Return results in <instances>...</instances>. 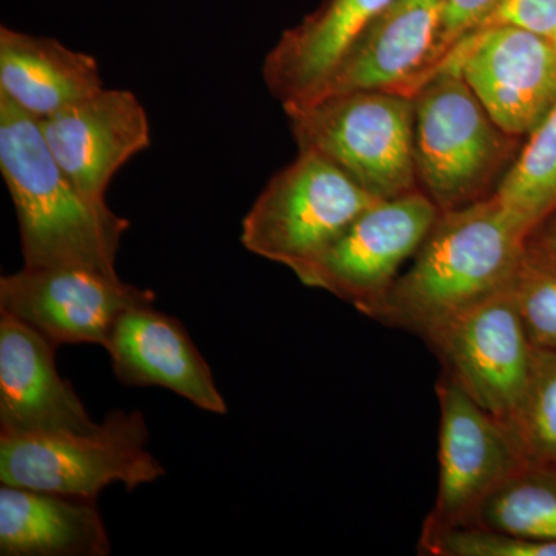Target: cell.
I'll return each mask as SVG.
<instances>
[{"label":"cell","instance_id":"obj_22","mask_svg":"<svg viewBox=\"0 0 556 556\" xmlns=\"http://www.w3.org/2000/svg\"><path fill=\"white\" fill-rule=\"evenodd\" d=\"M420 551L434 556H556V541L529 540L484 527L459 526L422 533Z\"/></svg>","mask_w":556,"mask_h":556},{"label":"cell","instance_id":"obj_21","mask_svg":"<svg viewBox=\"0 0 556 556\" xmlns=\"http://www.w3.org/2000/svg\"><path fill=\"white\" fill-rule=\"evenodd\" d=\"M510 430L529 463L556 468V351L536 348L532 379Z\"/></svg>","mask_w":556,"mask_h":556},{"label":"cell","instance_id":"obj_7","mask_svg":"<svg viewBox=\"0 0 556 556\" xmlns=\"http://www.w3.org/2000/svg\"><path fill=\"white\" fill-rule=\"evenodd\" d=\"M441 211L420 189L372 204L306 268L302 283L378 317L399 270L422 247Z\"/></svg>","mask_w":556,"mask_h":556},{"label":"cell","instance_id":"obj_10","mask_svg":"<svg viewBox=\"0 0 556 556\" xmlns=\"http://www.w3.org/2000/svg\"><path fill=\"white\" fill-rule=\"evenodd\" d=\"M438 396V496L422 533L470 525L486 497L529 463L514 431L478 405L445 372Z\"/></svg>","mask_w":556,"mask_h":556},{"label":"cell","instance_id":"obj_20","mask_svg":"<svg viewBox=\"0 0 556 556\" xmlns=\"http://www.w3.org/2000/svg\"><path fill=\"white\" fill-rule=\"evenodd\" d=\"M514 214L535 228L556 208V105L529 135L495 190Z\"/></svg>","mask_w":556,"mask_h":556},{"label":"cell","instance_id":"obj_23","mask_svg":"<svg viewBox=\"0 0 556 556\" xmlns=\"http://www.w3.org/2000/svg\"><path fill=\"white\" fill-rule=\"evenodd\" d=\"M511 291L530 342L556 351V269L526 258Z\"/></svg>","mask_w":556,"mask_h":556},{"label":"cell","instance_id":"obj_5","mask_svg":"<svg viewBox=\"0 0 556 556\" xmlns=\"http://www.w3.org/2000/svg\"><path fill=\"white\" fill-rule=\"evenodd\" d=\"M148 441L142 413L123 409L87 433H0V482L87 500L116 482L134 492L166 475Z\"/></svg>","mask_w":556,"mask_h":556},{"label":"cell","instance_id":"obj_25","mask_svg":"<svg viewBox=\"0 0 556 556\" xmlns=\"http://www.w3.org/2000/svg\"><path fill=\"white\" fill-rule=\"evenodd\" d=\"M496 24L518 25L552 38L556 31V0H507L482 27Z\"/></svg>","mask_w":556,"mask_h":556},{"label":"cell","instance_id":"obj_15","mask_svg":"<svg viewBox=\"0 0 556 556\" xmlns=\"http://www.w3.org/2000/svg\"><path fill=\"white\" fill-rule=\"evenodd\" d=\"M104 348L124 386L164 388L203 412L228 413L206 358L178 318L137 306L123 314Z\"/></svg>","mask_w":556,"mask_h":556},{"label":"cell","instance_id":"obj_17","mask_svg":"<svg viewBox=\"0 0 556 556\" xmlns=\"http://www.w3.org/2000/svg\"><path fill=\"white\" fill-rule=\"evenodd\" d=\"M104 89L97 58L60 40L0 28V94L40 121Z\"/></svg>","mask_w":556,"mask_h":556},{"label":"cell","instance_id":"obj_9","mask_svg":"<svg viewBox=\"0 0 556 556\" xmlns=\"http://www.w3.org/2000/svg\"><path fill=\"white\" fill-rule=\"evenodd\" d=\"M150 289L118 274L79 266H25L0 278V314L16 318L56 346H104L123 314L155 303Z\"/></svg>","mask_w":556,"mask_h":556},{"label":"cell","instance_id":"obj_13","mask_svg":"<svg viewBox=\"0 0 556 556\" xmlns=\"http://www.w3.org/2000/svg\"><path fill=\"white\" fill-rule=\"evenodd\" d=\"M439 0H394L308 101L362 90L412 94L439 65Z\"/></svg>","mask_w":556,"mask_h":556},{"label":"cell","instance_id":"obj_26","mask_svg":"<svg viewBox=\"0 0 556 556\" xmlns=\"http://www.w3.org/2000/svg\"><path fill=\"white\" fill-rule=\"evenodd\" d=\"M526 258L535 265L556 269V208L541 219L527 237Z\"/></svg>","mask_w":556,"mask_h":556},{"label":"cell","instance_id":"obj_8","mask_svg":"<svg viewBox=\"0 0 556 556\" xmlns=\"http://www.w3.org/2000/svg\"><path fill=\"white\" fill-rule=\"evenodd\" d=\"M426 340L441 357L445 375L510 428L536 356L511 287L457 314Z\"/></svg>","mask_w":556,"mask_h":556},{"label":"cell","instance_id":"obj_6","mask_svg":"<svg viewBox=\"0 0 556 556\" xmlns=\"http://www.w3.org/2000/svg\"><path fill=\"white\" fill-rule=\"evenodd\" d=\"M378 199L309 149L270 178L241 225V243L299 274Z\"/></svg>","mask_w":556,"mask_h":556},{"label":"cell","instance_id":"obj_14","mask_svg":"<svg viewBox=\"0 0 556 556\" xmlns=\"http://www.w3.org/2000/svg\"><path fill=\"white\" fill-rule=\"evenodd\" d=\"M56 350L35 329L0 314V433H87L100 426L58 372Z\"/></svg>","mask_w":556,"mask_h":556},{"label":"cell","instance_id":"obj_1","mask_svg":"<svg viewBox=\"0 0 556 556\" xmlns=\"http://www.w3.org/2000/svg\"><path fill=\"white\" fill-rule=\"evenodd\" d=\"M530 232L495 193L441 212L376 318L427 339L457 314L514 285Z\"/></svg>","mask_w":556,"mask_h":556},{"label":"cell","instance_id":"obj_2","mask_svg":"<svg viewBox=\"0 0 556 556\" xmlns=\"http://www.w3.org/2000/svg\"><path fill=\"white\" fill-rule=\"evenodd\" d=\"M0 170L16 208L25 266L116 273L130 223L87 199L51 155L38 121L0 94Z\"/></svg>","mask_w":556,"mask_h":556},{"label":"cell","instance_id":"obj_24","mask_svg":"<svg viewBox=\"0 0 556 556\" xmlns=\"http://www.w3.org/2000/svg\"><path fill=\"white\" fill-rule=\"evenodd\" d=\"M439 64L470 33L477 31L507 0H439Z\"/></svg>","mask_w":556,"mask_h":556},{"label":"cell","instance_id":"obj_16","mask_svg":"<svg viewBox=\"0 0 556 556\" xmlns=\"http://www.w3.org/2000/svg\"><path fill=\"white\" fill-rule=\"evenodd\" d=\"M394 0H327L298 27L285 31L266 56L263 78L285 109L320 89L346 51Z\"/></svg>","mask_w":556,"mask_h":556},{"label":"cell","instance_id":"obj_4","mask_svg":"<svg viewBox=\"0 0 556 556\" xmlns=\"http://www.w3.org/2000/svg\"><path fill=\"white\" fill-rule=\"evenodd\" d=\"M299 149L334 163L380 201L417 189L415 102L399 90H362L285 109Z\"/></svg>","mask_w":556,"mask_h":556},{"label":"cell","instance_id":"obj_3","mask_svg":"<svg viewBox=\"0 0 556 556\" xmlns=\"http://www.w3.org/2000/svg\"><path fill=\"white\" fill-rule=\"evenodd\" d=\"M412 98L420 190L441 212L492 195L517 138L497 126L452 62L442 61Z\"/></svg>","mask_w":556,"mask_h":556},{"label":"cell","instance_id":"obj_19","mask_svg":"<svg viewBox=\"0 0 556 556\" xmlns=\"http://www.w3.org/2000/svg\"><path fill=\"white\" fill-rule=\"evenodd\" d=\"M468 526L556 541V468L526 463L486 497Z\"/></svg>","mask_w":556,"mask_h":556},{"label":"cell","instance_id":"obj_11","mask_svg":"<svg viewBox=\"0 0 556 556\" xmlns=\"http://www.w3.org/2000/svg\"><path fill=\"white\" fill-rule=\"evenodd\" d=\"M486 113L510 137H529L556 105L551 38L518 25H486L450 51Z\"/></svg>","mask_w":556,"mask_h":556},{"label":"cell","instance_id":"obj_27","mask_svg":"<svg viewBox=\"0 0 556 556\" xmlns=\"http://www.w3.org/2000/svg\"><path fill=\"white\" fill-rule=\"evenodd\" d=\"M551 42H552V47H554L555 56H556V31L554 33V35H552Z\"/></svg>","mask_w":556,"mask_h":556},{"label":"cell","instance_id":"obj_12","mask_svg":"<svg viewBox=\"0 0 556 556\" xmlns=\"http://www.w3.org/2000/svg\"><path fill=\"white\" fill-rule=\"evenodd\" d=\"M51 155L80 192L98 204L124 164L150 146L144 105L130 90L102 89L40 121Z\"/></svg>","mask_w":556,"mask_h":556},{"label":"cell","instance_id":"obj_18","mask_svg":"<svg viewBox=\"0 0 556 556\" xmlns=\"http://www.w3.org/2000/svg\"><path fill=\"white\" fill-rule=\"evenodd\" d=\"M97 500L25 486H0V555L108 556Z\"/></svg>","mask_w":556,"mask_h":556}]
</instances>
